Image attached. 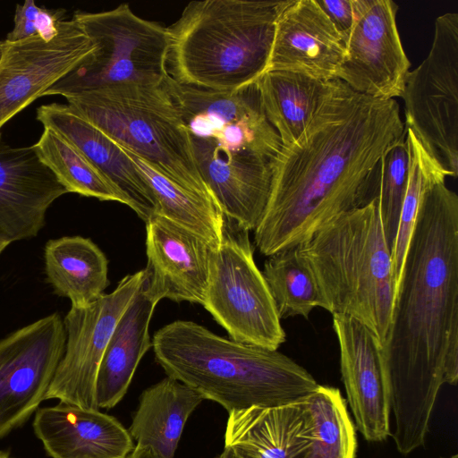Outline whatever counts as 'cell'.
Masks as SVG:
<instances>
[{
  "label": "cell",
  "mask_w": 458,
  "mask_h": 458,
  "mask_svg": "<svg viewBox=\"0 0 458 458\" xmlns=\"http://www.w3.org/2000/svg\"><path fill=\"white\" fill-rule=\"evenodd\" d=\"M383 353L389 436L407 454L425 443L441 386L458 380V196L445 182L420 203Z\"/></svg>",
  "instance_id": "6da1fadb"
},
{
  "label": "cell",
  "mask_w": 458,
  "mask_h": 458,
  "mask_svg": "<svg viewBox=\"0 0 458 458\" xmlns=\"http://www.w3.org/2000/svg\"><path fill=\"white\" fill-rule=\"evenodd\" d=\"M405 138L394 99L369 97L334 79L301 136L271 161V186L254 243L267 257L309 240L356 208L379 158Z\"/></svg>",
  "instance_id": "7a4b0ae2"
},
{
  "label": "cell",
  "mask_w": 458,
  "mask_h": 458,
  "mask_svg": "<svg viewBox=\"0 0 458 458\" xmlns=\"http://www.w3.org/2000/svg\"><path fill=\"white\" fill-rule=\"evenodd\" d=\"M151 341L155 360L168 377L228 412L288 404L318 386L304 368L278 350L219 336L193 321H173Z\"/></svg>",
  "instance_id": "3957f363"
},
{
  "label": "cell",
  "mask_w": 458,
  "mask_h": 458,
  "mask_svg": "<svg viewBox=\"0 0 458 458\" xmlns=\"http://www.w3.org/2000/svg\"><path fill=\"white\" fill-rule=\"evenodd\" d=\"M285 1L190 2L167 27V73L176 82L233 91L266 71L275 22Z\"/></svg>",
  "instance_id": "277c9868"
},
{
  "label": "cell",
  "mask_w": 458,
  "mask_h": 458,
  "mask_svg": "<svg viewBox=\"0 0 458 458\" xmlns=\"http://www.w3.org/2000/svg\"><path fill=\"white\" fill-rule=\"evenodd\" d=\"M298 248L318 286L321 308L358 320L384 348L395 280L377 199L338 216Z\"/></svg>",
  "instance_id": "5b68a950"
},
{
  "label": "cell",
  "mask_w": 458,
  "mask_h": 458,
  "mask_svg": "<svg viewBox=\"0 0 458 458\" xmlns=\"http://www.w3.org/2000/svg\"><path fill=\"white\" fill-rule=\"evenodd\" d=\"M65 98L118 145L182 187L216 199L199 171L189 130L163 83L123 84Z\"/></svg>",
  "instance_id": "8992f818"
},
{
  "label": "cell",
  "mask_w": 458,
  "mask_h": 458,
  "mask_svg": "<svg viewBox=\"0 0 458 458\" xmlns=\"http://www.w3.org/2000/svg\"><path fill=\"white\" fill-rule=\"evenodd\" d=\"M95 46L93 54L44 96L64 98L123 84L160 85L168 76L167 28L138 16L128 4L72 17Z\"/></svg>",
  "instance_id": "52a82bcc"
},
{
  "label": "cell",
  "mask_w": 458,
  "mask_h": 458,
  "mask_svg": "<svg viewBox=\"0 0 458 458\" xmlns=\"http://www.w3.org/2000/svg\"><path fill=\"white\" fill-rule=\"evenodd\" d=\"M249 230L225 216L219 244L212 248L202 306L230 339L277 350L286 340Z\"/></svg>",
  "instance_id": "ba28073f"
},
{
  "label": "cell",
  "mask_w": 458,
  "mask_h": 458,
  "mask_svg": "<svg viewBox=\"0 0 458 458\" xmlns=\"http://www.w3.org/2000/svg\"><path fill=\"white\" fill-rule=\"evenodd\" d=\"M163 84L189 130L194 156L271 162L281 148L256 82L216 91L180 84L168 75Z\"/></svg>",
  "instance_id": "9c48e42d"
},
{
  "label": "cell",
  "mask_w": 458,
  "mask_h": 458,
  "mask_svg": "<svg viewBox=\"0 0 458 458\" xmlns=\"http://www.w3.org/2000/svg\"><path fill=\"white\" fill-rule=\"evenodd\" d=\"M402 98L404 128L440 164L447 176L458 175V13L435 21L428 56L409 72Z\"/></svg>",
  "instance_id": "30bf717a"
},
{
  "label": "cell",
  "mask_w": 458,
  "mask_h": 458,
  "mask_svg": "<svg viewBox=\"0 0 458 458\" xmlns=\"http://www.w3.org/2000/svg\"><path fill=\"white\" fill-rule=\"evenodd\" d=\"M147 277L146 268L127 275L112 293L87 306L71 307L63 320L64 352L44 400L98 410L95 389L102 357L117 322Z\"/></svg>",
  "instance_id": "8fae6325"
},
{
  "label": "cell",
  "mask_w": 458,
  "mask_h": 458,
  "mask_svg": "<svg viewBox=\"0 0 458 458\" xmlns=\"http://www.w3.org/2000/svg\"><path fill=\"white\" fill-rule=\"evenodd\" d=\"M57 313L42 318L0 340V438L37 411L65 347Z\"/></svg>",
  "instance_id": "7c38bea8"
},
{
  "label": "cell",
  "mask_w": 458,
  "mask_h": 458,
  "mask_svg": "<svg viewBox=\"0 0 458 458\" xmlns=\"http://www.w3.org/2000/svg\"><path fill=\"white\" fill-rule=\"evenodd\" d=\"M353 24L336 76L354 91L384 99L402 98L409 61L392 0H352Z\"/></svg>",
  "instance_id": "4fadbf2b"
},
{
  "label": "cell",
  "mask_w": 458,
  "mask_h": 458,
  "mask_svg": "<svg viewBox=\"0 0 458 458\" xmlns=\"http://www.w3.org/2000/svg\"><path fill=\"white\" fill-rule=\"evenodd\" d=\"M94 50V44L73 18L62 22L51 41L38 36L5 41L0 61V139L7 122L43 97Z\"/></svg>",
  "instance_id": "5bb4252c"
},
{
  "label": "cell",
  "mask_w": 458,
  "mask_h": 458,
  "mask_svg": "<svg viewBox=\"0 0 458 458\" xmlns=\"http://www.w3.org/2000/svg\"><path fill=\"white\" fill-rule=\"evenodd\" d=\"M340 367L358 430L368 440L389 437L390 386L383 348L372 332L352 317L333 315Z\"/></svg>",
  "instance_id": "9a60e30c"
},
{
  "label": "cell",
  "mask_w": 458,
  "mask_h": 458,
  "mask_svg": "<svg viewBox=\"0 0 458 458\" xmlns=\"http://www.w3.org/2000/svg\"><path fill=\"white\" fill-rule=\"evenodd\" d=\"M146 224L147 293L155 300L202 305L210 251L204 238L159 215Z\"/></svg>",
  "instance_id": "2e32d148"
},
{
  "label": "cell",
  "mask_w": 458,
  "mask_h": 458,
  "mask_svg": "<svg viewBox=\"0 0 458 458\" xmlns=\"http://www.w3.org/2000/svg\"><path fill=\"white\" fill-rule=\"evenodd\" d=\"M345 45L316 0H286L276 22L266 71H289L328 81L336 79Z\"/></svg>",
  "instance_id": "e0dca14e"
},
{
  "label": "cell",
  "mask_w": 458,
  "mask_h": 458,
  "mask_svg": "<svg viewBox=\"0 0 458 458\" xmlns=\"http://www.w3.org/2000/svg\"><path fill=\"white\" fill-rule=\"evenodd\" d=\"M67 193L39 160L34 148L0 141V237L9 242L35 237L52 203Z\"/></svg>",
  "instance_id": "ac0fdd59"
},
{
  "label": "cell",
  "mask_w": 458,
  "mask_h": 458,
  "mask_svg": "<svg viewBox=\"0 0 458 458\" xmlns=\"http://www.w3.org/2000/svg\"><path fill=\"white\" fill-rule=\"evenodd\" d=\"M37 120L72 142L119 191L144 222L157 214L156 199L133 161L123 148L67 104L41 105Z\"/></svg>",
  "instance_id": "d6986e66"
},
{
  "label": "cell",
  "mask_w": 458,
  "mask_h": 458,
  "mask_svg": "<svg viewBox=\"0 0 458 458\" xmlns=\"http://www.w3.org/2000/svg\"><path fill=\"white\" fill-rule=\"evenodd\" d=\"M33 429L52 458H124L135 447L113 416L63 402L38 409Z\"/></svg>",
  "instance_id": "ffe728a7"
},
{
  "label": "cell",
  "mask_w": 458,
  "mask_h": 458,
  "mask_svg": "<svg viewBox=\"0 0 458 458\" xmlns=\"http://www.w3.org/2000/svg\"><path fill=\"white\" fill-rule=\"evenodd\" d=\"M228 413L225 448L238 458H301L310 444L312 425L304 397Z\"/></svg>",
  "instance_id": "44dd1931"
},
{
  "label": "cell",
  "mask_w": 458,
  "mask_h": 458,
  "mask_svg": "<svg viewBox=\"0 0 458 458\" xmlns=\"http://www.w3.org/2000/svg\"><path fill=\"white\" fill-rule=\"evenodd\" d=\"M147 278L117 322L102 357L95 389L98 409L113 408L123 399L141 358L152 347L148 328L158 301L147 293Z\"/></svg>",
  "instance_id": "7402d4cb"
},
{
  "label": "cell",
  "mask_w": 458,
  "mask_h": 458,
  "mask_svg": "<svg viewBox=\"0 0 458 458\" xmlns=\"http://www.w3.org/2000/svg\"><path fill=\"white\" fill-rule=\"evenodd\" d=\"M203 400L198 392L167 376L142 392L128 431L136 445L174 458L188 418Z\"/></svg>",
  "instance_id": "603a6c76"
},
{
  "label": "cell",
  "mask_w": 458,
  "mask_h": 458,
  "mask_svg": "<svg viewBox=\"0 0 458 458\" xmlns=\"http://www.w3.org/2000/svg\"><path fill=\"white\" fill-rule=\"evenodd\" d=\"M44 257L49 283L58 295L70 299L73 307L90 304L109 285L108 260L90 239L65 236L50 240Z\"/></svg>",
  "instance_id": "cb8c5ba5"
},
{
  "label": "cell",
  "mask_w": 458,
  "mask_h": 458,
  "mask_svg": "<svg viewBox=\"0 0 458 458\" xmlns=\"http://www.w3.org/2000/svg\"><path fill=\"white\" fill-rule=\"evenodd\" d=\"M255 82L265 114L284 147L293 144L304 131L327 84L289 71L264 72Z\"/></svg>",
  "instance_id": "d4e9b609"
},
{
  "label": "cell",
  "mask_w": 458,
  "mask_h": 458,
  "mask_svg": "<svg viewBox=\"0 0 458 458\" xmlns=\"http://www.w3.org/2000/svg\"><path fill=\"white\" fill-rule=\"evenodd\" d=\"M123 149L149 186L157 201V214L200 235L216 248L225 223V215L216 200L182 187L131 151Z\"/></svg>",
  "instance_id": "484cf974"
},
{
  "label": "cell",
  "mask_w": 458,
  "mask_h": 458,
  "mask_svg": "<svg viewBox=\"0 0 458 458\" xmlns=\"http://www.w3.org/2000/svg\"><path fill=\"white\" fill-rule=\"evenodd\" d=\"M32 147L39 160L55 174L67 193H78L99 200L118 201L128 206L124 196L60 133L44 128L38 140Z\"/></svg>",
  "instance_id": "4316f807"
},
{
  "label": "cell",
  "mask_w": 458,
  "mask_h": 458,
  "mask_svg": "<svg viewBox=\"0 0 458 458\" xmlns=\"http://www.w3.org/2000/svg\"><path fill=\"white\" fill-rule=\"evenodd\" d=\"M304 401L311 420L312 437L301 458H354V426L339 389L318 385Z\"/></svg>",
  "instance_id": "83f0119b"
},
{
  "label": "cell",
  "mask_w": 458,
  "mask_h": 458,
  "mask_svg": "<svg viewBox=\"0 0 458 458\" xmlns=\"http://www.w3.org/2000/svg\"><path fill=\"white\" fill-rule=\"evenodd\" d=\"M262 275L280 319L295 316L308 319L315 307H321L318 286L298 245L268 256Z\"/></svg>",
  "instance_id": "f1b7e54d"
},
{
  "label": "cell",
  "mask_w": 458,
  "mask_h": 458,
  "mask_svg": "<svg viewBox=\"0 0 458 458\" xmlns=\"http://www.w3.org/2000/svg\"><path fill=\"white\" fill-rule=\"evenodd\" d=\"M409 176V154L405 138L392 146L377 162L365 182L356 208L377 199L385 236L391 252Z\"/></svg>",
  "instance_id": "f546056e"
},
{
  "label": "cell",
  "mask_w": 458,
  "mask_h": 458,
  "mask_svg": "<svg viewBox=\"0 0 458 458\" xmlns=\"http://www.w3.org/2000/svg\"><path fill=\"white\" fill-rule=\"evenodd\" d=\"M404 130L409 154V176L392 250L395 287L402 273L405 252L421 199L428 189L437 183L445 182L447 177L446 172L425 149L411 131L405 128Z\"/></svg>",
  "instance_id": "4dcf8cb0"
},
{
  "label": "cell",
  "mask_w": 458,
  "mask_h": 458,
  "mask_svg": "<svg viewBox=\"0 0 458 458\" xmlns=\"http://www.w3.org/2000/svg\"><path fill=\"white\" fill-rule=\"evenodd\" d=\"M65 13L63 8L47 9L38 6L32 0H26L23 4L16 5L13 28L4 40L16 42L38 36L45 41H51L59 33Z\"/></svg>",
  "instance_id": "1f68e13d"
},
{
  "label": "cell",
  "mask_w": 458,
  "mask_h": 458,
  "mask_svg": "<svg viewBox=\"0 0 458 458\" xmlns=\"http://www.w3.org/2000/svg\"><path fill=\"white\" fill-rule=\"evenodd\" d=\"M316 2L345 44L353 24L352 0H316Z\"/></svg>",
  "instance_id": "d6a6232c"
},
{
  "label": "cell",
  "mask_w": 458,
  "mask_h": 458,
  "mask_svg": "<svg viewBox=\"0 0 458 458\" xmlns=\"http://www.w3.org/2000/svg\"><path fill=\"white\" fill-rule=\"evenodd\" d=\"M124 458H163L149 446L136 445L134 449Z\"/></svg>",
  "instance_id": "836d02e7"
},
{
  "label": "cell",
  "mask_w": 458,
  "mask_h": 458,
  "mask_svg": "<svg viewBox=\"0 0 458 458\" xmlns=\"http://www.w3.org/2000/svg\"><path fill=\"white\" fill-rule=\"evenodd\" d=\"M216 458H238L230 450L224 448V451Z\"/></svg>",
  "instance_id": "e575fe53"
},
{
  "label": "cell",
  "mask_w": 458,
  "mask_h": 458,
  "mask_svg": "<svg viewBox=\"0 0 458 458\" xmlns=\"http://www.w3.org/2000/svg\"><path fill=\"white\" fill-rule=\"evenodd\" d=\"M11 243V242L0 237V254Z\"/></svg>",
  "instance_id": "d590c367"
},
{
  "label": "cell",
  "mask_w": 458,
  "mask_h": 458,
  "mask_svg": "<svg viewBox=\"0 0 458 458\" xmlns=\"http://www.w3.org/2000/svg\"><path fill=\"white\" fill-rule=\"evenodd\" d=\"M4 45H5V41L4 40H0V61H1V58H2V55H3V53H4Z\"/></svg>",
  "instance_id": "8d00e7d4"
},
{
  "label": "cell",
  "mask_w": 458,
  "mask_h": 458,
  "mask_svg": "<svg viewBox=\"0 0 458 458\" xmlns=\"http://www.w3.org/2000/svg\"><path fill=\"white\" fill-rule=\"evenodd\" d=\"M0 458H12L7 453L0 451Z\"/></svg>",
  "instance_id": "74e56055"
},
{
  "label": "cell",
  "mask_w": 458,
  "mask_h": 458,
  "mask_svg": "<svg viewBox=\"0 0 458 458\" xmlns=\"http://www.w3.org/2000/svg\"><path fill=\"white\" fill-rule=\"evenodd\" d=\"M442 458H444V457H442ZM447 458H458V455L457 454H454V455H452L450 457H447Z\"/></svg>",
  "instance_id": "f35d334b"
}]
</instances>
